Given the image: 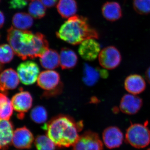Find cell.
Returning <instances> with one entry per match:
<instances>
[{
    "mask_svg": "<svg viewBox=\"0 0 150 150\" xmlns=\"http://www.w3.org/2000/svg\"><path fill=\"white\" fill-rule=\"evenodd\" d=\"M133 6L134 10L140 15L150 13V0H134Z\"/></svg>",
    "mask_w": 150,
    "mask_h": 150,
    "instance_id": "cell-28",
    "label": "cell"
},
{
    "mask_svg": "<svg viewBox=\"0 0 150 150\" xmlns=\"http://www.w3.org/2000/svg\"><path fill=\"white\" fill-rule=\"evenodd\" d=\"M33 23L32 16L25 13H17L13 17V25L16 29L26 30L32 27Z\"/></svg>",
    "mask_w": 150,
    "mask_h": 150,
    "instance_id": "cell-22",
    "label": "cell"
},
{
    "mask_svg": "<svg viewBox=\"0 0 150 150\" xmlns=\"http://www.w3.org/2000/svg\"><path fill=\"white\" fill-rule=\"evenodd\" d=\"M101 10L103 16L108 21H116L122 17L121 6L116 2H106L103 5Z\"/></svg>",
    "mask_w": 150,
    "mask_h": 150,
    "instance_id": "cell-18",
    "label": "cell"
},
{
    "mask_svg": "<svg viewBox=\"0 0 150 150\" xmlns=\"http://www.w3.org/2000/svg\"><path fill=\"white\" fill-rule=\"evenodd\" d=\"M35 145L38 150H54L56 145L46 135H40L36 137Z\"/></svg>",
    "mask_w": 150,
    "mask_h": 150,
    "instance_id": "cell-26",
    "label": "cell"
},
{
    "mask_svg": "<svg viewBox=\"0 0 150 150\" xmlns=\"http://www.w3.org/2000/svg\"><path fill=\"white\" fill-rule=\"evenodd\" d=\"M145 77L148 82L150 84V67L148 68L145 73Z\"/></svg>",
    "mask_w": 150,
    "mask_h": 150,
    "instance_id": "cell-32",
    "label": "cell"
},
{
    "mask_svg": "<svg viewBox=\"0 0 150 150\" xmlns=\"http://www.w3.org/2000/svg\"><path fill=\"white\" fill-rule=\"evenodd\" d=\"M37 81L38 86L45 91L43 96L46 97L60 93L63 89L60 75L54 70H47L40 73Z\"/></svg>",
    "mask_w": 150,
    "mask_h": 150,
    "instance_id": "cell-5",
    "label": "cell"
},
{
    "mask_svg": "<svg viewBox=\"0 0 150 150\" xmlns=\"http://www.w3.org/2000/svg\"><path fill=\"white\" fill-rule=\"evenodd\" d=\"M143 104V100L139 97L131 93L126 94L121 98L119 108L123 113L133 115L139 111Z\"/></svg>",
    "mask_w": 150,
    "mask_h": 150,
    "instance_id": "cell-10",
    "label": "cell"
},
{
    "mask_svg": "<svg viewBox=\"0 0 150 150\" xmlns=\"http://www.w3.org/2000/svg\"><path fill=\"white\" fill-rule=\"evenodd\" d=\"M72 150H103V145L98 134L88 131L80 136Z\"/></svg>",
    "mask_w": 150,
    "mask_h": 150,
    "instance_id": "cell-8",
    "label": "cell"
},
{
    "mask_svg": "<svg viewBox=\"0 0 150 150\" xmlns=\"http://www.w3.org/2000/svg\"><path fill=\"white\" fill-rule=\"evenodd\" d=\"M28 0H10V8L11 9H22L27 6Z\"/></svg>",
    "mask_w": 150,
    "mask_h": 150,
    "instance_id": "cell-29",
    "label": "cell"
},
{
    "mask_svg": "<svg viewBox=\"0 0 150 150\" xmlns=\"http://www.w3.org/2000/svg\"><path fill=\"white\" fill-rule=\"evenodd\" d=\"M1 69H2L1 66V65L0 64V71H1Z\"/></svg>",
    "mask_w": 150,
    "mask_h": 150,
    "instance_id": "cell-33",
    "label": "cell"
},
{
    "mask_svg": "<svg viewBox=\"0 0 150 150\" xmlns=\"http://www.w3.org/2000/svg\"><path fill=\"white\" fill-rule=\"evenodd\" d=\"M5 22V17L4 14L0 11V29L3 27Z\"/></svg>",
    "mask_w": 150,
    "mask_h": 150,
    "instance_id": "cell-31",
    "label": "cell"
},
{
    "mask_svg": "<svg viewBox=\"0 0 150 150\" xmlns=\"http://www.w3.org/2000/svg\"><path fill=\"white\" fill-rule=\"evenodd\" d=\"M148 121L144 124H131L126 130V142L134 147L142 149L150 143V130L148 127Z\"/></svg>",
    "mask_w": 150,
    "mask_h": 150,
    "instance_id": "cell-4",
    "label": "cell"
},
{
    "mask_svg": "<svg viewBox=\"0 0 150 150\" xmlns=\"http://www.w3.org/2000/svg\"><path fill=\"white\" fill-rule=\"evenodd\" d=\"M148 150H150V148H149V149H148Z\"/></svg>",
    "mask_w": 150,
    "mask_h": 150,
    "instance_id": "cell-34",
    "label": "cell"
},
{
    "mask_svg": "<svg viewBox=\"0 0 150 150\" xmlns=\"http://www.w3.org/2000/svg\"><path fill=\"white\" fill-rule=\"evenodd\" d=\"M57 9L62 18H69L76 13L77 4L75 0H59L57 4Z\"/></svg>",
    "mask_w": 150,
    "mask_h": 150,
    "instance_id": "cell-21",
    "label": "cell"
},
{
    "mask_svg": "<svg viewBox=\"0 0 150 150\" xmlns=\"http://www.w3.org/2000/svg\"><path fill=\"white\" fill-rule=\"evenodd\" d=\"M98 57L100 65L106 70H112L121 64L122 56L121 53L116 47L109 46L100 51Z\"/></svg>",
    "mask_w": 150,
    "mask_h": 150,
    "instance_id": "cell-6",
    "label": "cell"
},
{
    "mask_svg": "<svg viewBox=\"0 0 150 150\" xmlns=\"http://www.w3.org/2000/svg\"><path fill=\"white\" fill-rule=\"evenodd\" d=\"M13 109L18 112L17 116L22 119L25 112L29 111L33 104V98L28 92L21 91L15 95L11 100Z\"/></svg>",
    "mask_w": 150,
    "mask_h": 150,
    "instance_id": "cell-9",
    "label": "cell"
},
{
    "mask_svg": "<svg viewBox=\"0 0 150 150\" xmlns=\"http://www.w3.org/2000/svg\"><path fill=\"white\" fill-rule=\"evenodd\" d=\"M105 69H100L95 68L88 64L84 65L83 80L84 83L88 86L96 84L100 78H106L108 73Z\"/></svg>",
    "mask_w": 150,
    "mask_h": 150,
    "instance_id": "cell-16",
    "label": "cell"
},
{
    "mask_svg": "<svg viewBox=\"0 0 150 150\" xmlns=\"http://www.w3.org/2000/svg\"><path fill=\"white\" fill-rule=\"evenodd\" d=\"M14 134L13 123L6 120H0V149L7 150L12 144Z\"/></svg>",
    "mask_w": 150,
    "mask_h": 150,
    "instance_id": "cell-17",
    "label": "cell"
},
{
    "mask_svg": "<svg viewBox=\"0 0 150 150\" xmlns=\"http://www.w3.org/2000/svg\"><path fill=\"white\" fill-rule=\"evenodd\" d=\"M15 52L8 44L0 46V63L2 64L10 63L13 59Z\"/></svg>",
    "mask_w": 150,
    "mask_h": 150,
    "instance_id": "cell-27",
    "label": "cell"
},
{
    "mask_svg": "<svg viewBox=\"0 0 150 150\" xmlns=\"http://www.w3.org/2000/svg\"><path fill=\"white\" fill-rule=\"evenodd\" d=\"M7 40L15 54L22 60L40 57L48 49L46 36L40 33L21 30L11 27L8 30Z\"/></svg>",
    "mask_w": 150,
    "mask_h": 150,
    "instance_id": "cell-1",
    "label": "cell"
},
{
    "mask_svg": "<svg viewBox=\"0 0 150 150\" xmlns=\"http://www.w3.org/2000/svg\"><path fill=\"white\" fill-rule=\"evenodd\" d=\"M41 66L46 70H54L60 65V55L53 49H48L40 57Z\"/></svg>",
    "mask_w": 150,
    "mask_h": 150,
    "instance_id": "cell-19",
    "label": "cell"
},
{
    "mask_svg": "<svg viewBox=\"0 0 150 150\" xmlns=\"http://www.w3.org/2000/svg\"><path fill=\"white\" fill-rule=\"evenodd\" d=\"M17 73L22 83L25 85H30L37 81L40 74V69L35 62L26 61L19 65Z\"/></svg>",
    "mask_w": 150,
    "mask_h": 150,
    "instance_id": "cell-7",
    "label": "cell"
},
{
    "mask_svg": "<svg viewBox=\"0 0 150 150\" xmlns=\"http://www.w3.org/2000/svg\"><path fill=\"white\" fill-rule=\"evenodd\" d=\"M99 43L94 38H89L83 41L79 48V54L87 61H93L99 56L100 52Z\"/></svg>",
    "mask_w": 150,
    "mask_h": 150,
    "instance_id": "cell-11",
    "label": "cell"
},
{
    "mask_svg": "<svg viewBox=\"0 0 150 150\" xmlns=\"http://www.w3.org/2000/svg\"><path fill=\"white\" fill-rule=\"evenodd\" d=\"M102 137L105 145L109 149L119 147L124 139L122 131L118 127L114 126H109L105 129Z\"/></svg>",
    "mask_w": 150,
    "mask_h": 150,
    "instance_id": "cell-12",
    "label": "cell"
},
{
    "mask_svg": "<svg viewBox=\"0 0 150 150\" xmlns=\"http://www.w3.org/2000/svg\"><path fill=\"white\" fill-rule=\"evenodd\" d=\"M40 1L46 7L51 8L56 5L58 0H40Z\"/></svg>",
    "mask_w": 150,
    "mask_h": 150,
    "instance_id": "cell-30",
    "label": "cell"
},
{
    "mask_svg": "<svg viewBox=\"0 0 150 150\" xmlns=\"http://www.w3.org/2000/svg\"><path fill=\"white\" fill-rule=\"evenodd\" d=\"M124 86V88L129 93L137 95L144 91L146 85V81L142 76L134 74L126 78Z\"/></svg>",
    "mask_w": 150,
    "mask_h": 150,
    "instance_id": "cell-15",
    "label": "cell"
},
{
    "mask_svg": "<svg viewBox=\"0 0 150 150\" xmlns=\"http://www.w3.org/2000/svg\"><path fill=\"white\" fill-rule=\"evenodd\" d=\"M78 62V56L74 51L69 48H62L60 54V65L62 69H73Z\"/></svg>",
    "mask_w": 150,
    "mask_h": 150,
    "instance_id": "cell-20",
    "label": "cell"
},
{
    "mask_svg": "<svg viewBox=\"0 0 150 150\" xmlns=\"http://www.w3.org/2000/svg\"><path fill=\"white\" fill-rule=\"evenodd\" d=\"M82 121L76 122L71 117L60 115L54 117L44 126L46 135L60 148L73 146L83 128Z\"/></svg>",
    "mask_w": 150,
    "mask_h": 150,
    "instance_id": "cell-2",
    "label": "cell"
},
{
    "mask_svg": "<svg viewBox=\"0 0 150 150\" xmlns=\"http://www.w3.org/2000/svg\"><path fill=\"white\" fill-rule=\"evenodd\" d=\"M28 12L34 18L40 19L46 15V6L40 0H32L30 1L28 6Z\"/></svg>",
    "mask_w": 150,
    "mask_h": 150,
    "instance_id": "cell-24",
    "label": "cell"
},
{
    "mask_svg": "<svg viewBox=\"0 0 150 150\" xmlns=\"http://www.w3.org/2000/svg\"><path fill=\"white\" fill-rule=\"evenodd\" d=\"M13 109L11 101L6 94L0 93V120H9Z\"/></svg>",
    "mask_w": 150,
    "mask_h": 150,
    "instance_id": "cell-23",
    "label": "cell"
},
{
    "mask_svg": "<svg viewBox=\"0 0 150 150\" xmlns=\"http://www.w3.org/2000/svg\"><path fill=\"white\" fill-rule=\"evenodd\" d=\"M18 74L12 69H7L0 74V91L6 93L7 91L13 90L19 84Z\"/></svg>",
    "mask_w": 150,
    "mask_h": 150,
    "instance_id": "cell-14",
    "label": "cell"
},
{
    "mask_svg": "<svg viewBox=\"0 0 150 150\" xmlns=\"http://www.w3.org/2000/svg\"><path fill=\"white\" fill-rule=\"evenodd\" d=\"M33 141L32 133L25 126L18 128L14 132L12 144L17 149H30Z\"/></svg>",
    "mask_w": 150,
    "mask_h": 150,
    "instance_id": "cell-13",
    "label": "cell"
},
{
    "mask_svg": "<svg viewBox=\"0 0 150 150\" xmlns=\"http://www.w3.org/2000/svg\"><path fill=\"white\" fill-rule=\"evenodd\" d=\"M56 34L61 40L73 45L81 44L89 38L98 39L99 37L97 30L91 26L88 18L79 15L69 18Z\"/></svg>",
    "mask_w": 150,
    "mask_h": 150,
    "instance_id": "cell-3",
    "label": "cell"
},
{
    "mask_svg": "<svg viewBox=\"0 0 150 150\" xmlns=\"http://www.w3.org/2000/svg\"><path fill=\"white\" fill-rule=\"evenodd\" d=\"M30 117L33 122L38 124L45 123L48 119V113L46 108L41 105L33 108L30 112Z\"/></svg>",
    "mask_w": 150,
    "mask_h": 150,
    "instance_id": "cell-25",
    "label": "cell"
}]
</instances>
